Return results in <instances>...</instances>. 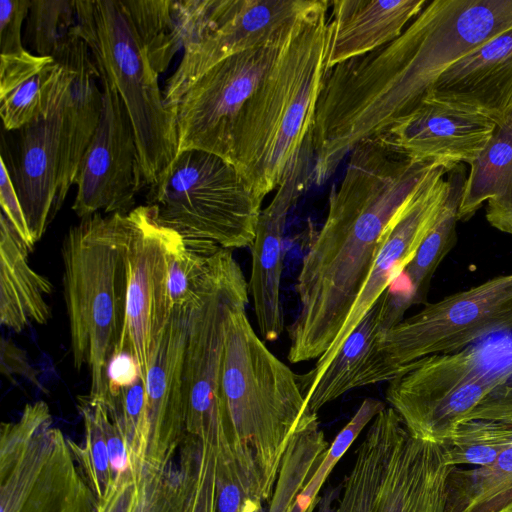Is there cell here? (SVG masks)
<instances>
[{"instance_id":"cell-17","label":"cell","mask_w":512,"mask_h":512,"mask_svg":"<svg viewBox=\"0 0 512 512\" xmlns=\"http://www.w3.org/2000/svg\"><path fill=\"white\" fill-rule=\"evenodd\" d=\"M69 78L68 67L55 62L44 85L42 108L18 130L17 157L7 168L34 242L43 236L59 211L62 117Z\"/></svg>"},{"instance_id":"cell-3","label":"cell","mask_w":512,"mask_h":512,"mask_svg":"<svg viewBox=\"0 0 512 512\" xmlns=\"http://www.w3.org/2000/svg\"><path fill=\"white\" fill-rule=\"evenodd\" d=\"M242 302L229 313L221 371V396L232 448L250 497L270 500L281 461L308 409L298 375L255 333Z\"/></svg>"},{"instance_id":"cell-24","label":"cell","mask_w":512,"mask_h":512,"mask_svg":"<svg viewBox=\"0 0 512 512\" xmlns=\"http://www.w3.org/2000/svg\"><path fill=\"white\" fill-rule=\"evenodd\" d=\"M404 298L389 287L343 343L339 352L306 398L316 413L346 392L363 387L381 335L404 319Z\"/></svg>"},{"instance_id":"cell-45","label":"cell","mask_w":512,"mask_h":512,"mask_svg":"<svg viewBox=\"0 0 512 512\" xmlns=\"http://www.w3.org/2000/svg\"><path fill=\"white\" fill-rule=\"evenodd\" d=\"M472 419L495 420L512 425V380L483 400L465 421Z\"/></svg>"},{"instance_id":"cell-46","label":"cell","mask_w":512,"mask_h":512,"mask_svg":"<svg viewBox=\"0 0 512 512\" xmlns=\"http://www.w3.org/2000/svg\"><path fill=\"white\" fill-rule=\"evenodd\" d=\"M1 372L6 377L19 375L39 385L36 373L30 366L24 352L10 340L1 341Z\"/></svg>"},{"instance_id":"cell-36","label":"cell","mask_w":512,"mask_h":512,"mask_svg":"<svg viewBox=\"0 0 512 512\" xmlns=\"http://www.w3.org/2000/svg\"><path fill=\"white\" fill-rule=\"evenodd\" d=\"M220 248L216 243L183 236L173 251L168 269V289L174 309L189 307L198 295L209 260Z\"/></svg>"},{"instance_id":"cell-14","label":"cell","mask_w":512,"mask_h":512,"mask_svg":"<svg viewBox=\"0 0 512 512\" xmlns=\"http://www.w3.org/2000/svg\"><path fill=\"white\" fill-rule=\"evenodd\" d=\"M452 167L437 166L385 229L378 254L336 338L310 371L298 375L305 399L362 318L416 255L439 217L449 187L445 175Z\"/></svg>"},{"instance_id":"cell-31","label":"cell","mask_w":512,"mask_h":512,"mask_svg":"<svg viewBox=\"0 0 512 512\" xmlns=\"http://www.w3.org/2000/svg\"><path fill=\"white\" fill-rule=\"evenodd\" d=\"M220 0H165L160 32L149 45V56L160 75L174 55L213 29Z\"/></svg>"},{"instance_id":"cell-21","label":"cell","mask_w":512,"mask_h":512,"mask_svg":"<svg viewBox=\"0 0 512 512\" xmlns=\"http://www.w3.org/2000/svg\"><path fill=\"white\" fill-rule=\"evenodd\" d=\"M427 98L480 114L502 127L512 122V28L447 69Z\"/></svg>"},{"instance_id":"cell-41","label":"cell","mask_w":512,"mask_h":512,"mask_svg":"<svg viewBox=\"0 0 512 512\" xmlns=\"http://www.w3.org/2000/svg\"><path fill=\"white\" fill-rule=\"evenodd\" d=\"M90 400L99 417L106 439L110 465L116 478L132 468L127 444L119 425L109 412L107 406L91 398Z\"/></svg>"},{"instance_id":"cell-13","label":"cell","mask_w":512,"mask_h":512,"mask_svg":"<svg viewBox=\"0 0 512 512\" xmlns=\"http://www.w3.org/2000/svg\"><path fill=\"white\" fill-rule=\"evenodd\" d=\"M290 33L223 59L188 87L175 108L178 152L200 149L232 163L240 114Z\"/></svg>"},{"instance_id":"cell-9","label":"cell","mask_w":512,"mask_h":512,"mask_svg":"<svg viewBox=\"0 0 512 512\" xmlns=\"http://www.w3.org/2000/svg\"><path fill=\"white\" fill-rule=\"evenodd\" d=\"M68 439L44 401L27 404L0 432V512H96Z\"/></svg>"},{"instance_id":"cell-42","label":"cell","mask_w":512,"mask_h":512,"mask_svg":"<svg viewBox=\"0 0 512 512\" xmlns=\"http://www.w3.org/2000/svg\"><path fill=\"white\" fill-rule=\"evenodd\" d=\"M0 203L1 211L6 215L24 243L32 251L35 242L30 234L10 172L3 160H1Z\"/></svg>"},{"instance_id":"cell-4","label":"cell","mask_w":512,"mask_h":512,"mask_svg":"<svg viewBox=\"0 0 512 512\" xmlns=\"http://www.w3.org/2000/svg\"><path fill=\"white\" fill-rule=\"evenodd\" d=\"M126 214L97 212L69 228L62 244L63 292L73 366L90 373L89 397L111 405L107 367L123 330Z\"/></svg>"},{"instance_id":"cell-29","label":"cell","mask_w":512,"mask_h":512,"mask_svg":"<svg viewBox=\"0 0 512 512\" xmlns=\"http://www.w3.org/2000/svg\"><path fill=\"white\" fill-rule=\"evenodd\" d=\"M445 512H512V446L490 465L455 466L448 478Z\"/></svg>"},{"instance_id":"cell-6","label":"cell","mask_w":512,"mask_h":512,"mask_svg":"<svg viewBox=\"0 0 512 512\" xmlns=\"http://www.w3.org/2000/svg\"><path fill=\"white\" fill-rule=\"evenodd\" d=\"M341 485L338 512H445L446 445L413 437L391 407L373 420Z\"/></svg>"},{"instance_id":"cell-38","label":"cell","mask_w":512,"mask_h":512,"mask_svg":"<svg viewBox=\"0 0 512 512\" xmlns=\"http://www.w3.org/2000/svg\"><path fill=\"white\" fill-rule=\"evenodd\" d=\"M216 512H262L254 501L233 458L216 456Z\"/></svg>"},{"instance_id":"cell-7","label":"cell","mask_w":512,"mask_h":512,"mask_svg":"<svg viewBox=\"0 0 512 512\" xmlns=\"http://www.w3.org/2000/svg\"><path fill=\"white\" fill-rule=\"evenodd\" d=\"M146 199L160 224L229 250L252 245L263 201L232 163L200 149L178 152Z\"/></svg>"},{"instance_id":"cell-39","label":"cell","mask_w":512,"mask_h":512,"mask_svg":"<svg viewBox=\"0 0 512 512\" xmlns=\"http://www.w3.org/2000/svg\"><path fill=\"white\" fill-rule=\"evenodd\" d=\"M185 512H216V452L200 442Z\"/></svg>"},{"instance_id":"cell-19","label":"cell","mask_w":512,"mask_h":512,"mask_svg":"<svg viewBox=\"0 0 512 512\" xmlns=\"http://www.w3.org/2000/svg\"><path fill=\"white\" fill-rule=\"evenodd\" d=\"M496 130L486 117L425 97L384 135L407 156L441 164H470Z\"/></svg>"},{"instance_id":"cell-10","label":"cell","mask_w":512,"mask_h":512,"mask_svg":"<svg viewBox=\"0 0 512 512\" xmlns=\"http://www.w3.org/2000/svg\"><path fill=\"white\" fill-rule=\"evenodd\" d=\"M511 380L512 363L496 366L486 349L468 346L404 366L385 396L413 437L447 445L470 413Z\"/></svg>"},{"instance_id":"cell-28","label":"cell","mask_w":512,"mask_h":512,"mask_svg":"<svg viewBox=\"0 0 512 512\" xmlns=\"http://www.w3.org/2000/svg\"><path fill=\"white\" fill-rule=\"evenodd\" d=\"M55 66L25 50L0 55V115L6 130H19L40 112L44 85Z\"/></svg>"},{"instance_id":"cell-8","label":"cell","mask_w":512,"mask_h":512,"mask_svg":"<svg viewBox=\"0 0 512 512\" xmlns=\"http://www.w3.org/2000/svg\"><path fill=\"white\" fill-rule=\"evenodd\" d=\"M248 282L229 249L209 260L189 307L184 352L186 436L211 445L217 456L234 455L232 430L221 396L226 323L230 311L248 302Z\"/></svg>"},{"instance_id":"cell-22","label":"cell","mask_w":512,"mask_h":512,"mask_svg":"<svg viewBox=\"0 0 512 512\" xmlns=\"http://www.w3.org/2000/svg\"><path fill=\"white\" fill-rule=\"evenodd\" d=\"M426 0H334L328 20L327 71L398 38Z\"/></svg>"},{"instance_id":"cell-27","label":"cell","mask_w":512,"mask_h":512,"mask_svg":"<svg viewBox=\"0 0 512 512\" xmlns=\"http://www.w3.org/2000/svg\"><path fill=\"white\" fill-rule=\"evenodd\" d=\"M447 175L448 193L439 217L403 271L408 280L405 291L410 307L427 303L432 278L457 242L456 226L466 180L465 169L462 164H456Z\"/></svg>"},{"instance_id":"cell-40","label":"cell","mask_w":512,"mask_h":512,"mask_svg":"<svg viewBox=\"0 0 512 512\" xmlns=\"http://www.w3.org/2000/svg\"><path fill=\"white\" fill-rule=\"evenodd\" d=\"M31 0H0V55L25 51L21 30Z\"/></svg>"},{"instance_id":"cell-15","label":"cell","mask_w":512,"mask_h":512,"mask_svg":"<svg viewBox=\"0 0 512 512\" xmlns=\"http://www.w3.org/2000/svg\"><path fill=\"white\" fill-rule=\"evenodd\" d=\"M325 0H220L212 30L184 48L168 78L164 102L175 108L188 87L211 67L234 54L274 43L287 36L304 16Z\"/></svg>"},{"instance_id":"cell-47","label":"cell","mask_w":512,"mask_h":512,"mask_svg":"<svg viewBox=\"0 0 512 512\" xmlns=\"http://www.w3.org/2000/svg\"><path fill=\"white\" fill-rule=\"evenodd\" d=\"M341 488H329L320 496L317 512H338V505L334 501L340 495Z\"/></svg>"},{"instance_id":"cell-20","label":"cell","mask_w":512,"mask_h":512,"mask_svg":"<svg viewBox=\"0 0 512 512\" xmlns=\"http://www.w3.org/2000/svg\"><path fill=\"white\" fill-rule=\"evenodd\" d=\"M189 307L173 310L157 357L145 378L148 424L145 464L160 470L172 465L186 437L183 365Z\"/></svg>"},{"instance_id":"cell-25","label":"cell","mask_w":512,"mask_h":512,"mask_svg":"<svg viewBox=\"0 0 512 512\" xmlns=\"http://www.w3.org/2000/svg\"><path fill=\"white\" fill-rule=\"evenodd\" d=\"M0 219V321L20 332L29 324L48 321L45 297L52 284L29 265L31 250L2 211Z\"/></svg>"},{"instance_id":"cell-37","label":"cell","mask_w":512,"mask_h":512,"mask_svg":"<svg viewBox=\"0 0 512 512\" xmlns=\"http://www.w3.org/2000/svg\"><path fill=\"white\" fill-rule=\"evenodd\" d=\"M108 410L124 435L132 467L145 464L148 443L145 382L140 379L122 390Z\"/></svg>"},{"instance_id":"cell-11","label":"cell","mask_w":512,"mask_h":512,"mask_svg":"<svg viewBox=\"0 0 512 512\" xmlns=\"http://www.w3.org/2000/svg\"><path fill=\"white\" fill-rule=\"evenodd\" d=\"M512 330V273L426 303L385 331L370 367L372 384L391 381L428 355L462 350L496 332Z\"/></svg>"},{"instance_id":"cell-12","label":"cell","mask_w":512,"mask_h":512,"mask_svg":"<svg viewBox=\"0 0 512 512\" xmlns=\"http://www.w3.org/2000/svg\"><path fill=\"white\" fill-rule=\"evenodd\" d=\"M126 222L125 317L115 351L128 349L133 353L145 382L173 313L168 269L183 236L160 224L146 205L128 212Z\"/></svg>"},{"instance_id":"cell-34","label":"cell","mask_w":512,"mask_h":512,"mask_svg":"<svg viewBox=\"0 0 512 512\" xmlns=\"http://www.w3.org/2000/svg\"><path fill=\"white\" fill-rule=\"evenodd\" d=\"M512 446V425L488 419L461 423L446 445L453 466L492 464Z\"/></svg>"},{"instance_id":"cell-1","label":"cell","mask_w":512,"mask_h":512,"mask_svg":"<svg viewBox=\"0 0 512 512\" xmlns=\"http://www.w3.org/2000/svg\"><path fill=\"white\" fill-rule=\"evenodd\" d=\"M439 165L444 164L410 158L384 135L367 138L350 152L295 284L299 311L287 328L291 363L318 359L328 350L370 271L385 229Z\"/></svg>"},{"instance_id":"cell-18","label":"cell","mask_w":512,"mask_h":512,"mask_svg":"<svg viewBox=\"0 0 512 512\" xmlns=\"http://www.w3.org/2000/svg\"><path fill=\"white\" fill-rule=\"evenodd\" d=\"M314 152L311 132L292 162L276 194L261 210L251 247L248 281L261 336L277 340L284 330L280 285L284 267V231L287 217L304 190L311 184Z\"/></svg>"},{"instance_id":"cell-30","label":"cell","mask_w":512,"mask_h":512,"mask_svg":"<svg viewBox=\"0 0 512 512\" xmlns=\"http://www.w3.org/2000/svg\"><path fill=\"white\" fill-rule=\"evenodd\" d=\"M328 448L317 414L307 409L299 419L281 461L268 512H291Z\"/></svg>"},{"instance_id":"cell-43","label":"cell","mask_w":512,"mask_h":512,"mask_svg":"<svg viewBox=\"0 0 512 512\" xmlns=\"http://www.w3.org/2000/svg\"><path fill=\"white\" fill-rule=\"evenodd\" d=\"M140 379L141 369L133 353L128 349L115 351L107 367L108 390L111 402L122 390L133 386Z\"/></svg>"},{"instance_id":"cell-44","label":"cell","mask_w":512,"mask_h":512,"mask_svg":"<svg viewBox=\"0 0 512 512\" xmlns=\"http://www.w3.org/2000/svg\"><path fill=\"white\" fill-rule=\"evenodd\" d=\"M144 465L133 467L117 476L111 493L106 500L97 504L96 512H132L137 496L139 474Z\"/></svg>"},{"instance_id":"cell-35","label":"cell","mask_w":512,"mask_h":512,"mask_svg":"<svg viewBox=\"0 0 512 512\" xmlns=\"http://www.w3.org/2000/svg\"><path fill=\"white\" fill-rule=\"evenodd\" d=\"M85 437L82 444L68 440L72 453L87 480L95 499L103 502L109 496L115 483L106 439L93 403L88 396L79 397Z\"/></svg>"},{"instance_id":"cell-5","label":"cell","mask_w":512,"mask_h":512,"mask_svg":"<svg viewBox=\"0 0 512 512\" xmlns=\"http://www.w3.org/2000/svg\"><path fill=\"white\" fill-rule=\"evenodd\" d=\"M77 35L100 79L118 92L130 117L143 181L154 184L178 152L175 113L164 102L149 56L142 0H76Z\"/></svg>"},{"instance_id":"cell-16","label":"cell","mask_w":512,"mask_h":512,"mask_svg":"<svg viewBox=\"0 0 512 512\" xmlns=\"http://www.w3.org/2000/svg\"><path fill=\"white\" fill-rule=\"evenodd\" d=\"M103 108L98 126L81 159L74 184L73 211L82 219L104 211L125 214L145 185L135 134L116 89L100 80Z\"/></svg>"},{"instance_id":"cell-2","label":"cell","mask_w":512,"mask_h":512,"mask_svg":"<svg viewBox=\"0 0 512 512\" xmlns=\"http://www.w3.org/2000/svg\"><path fill=\"white\" fill-rule=\"evenodd\" d=\"M330 3L295 24L238 119L232 164L261 199L278 188L311 132L327 73Z\"/></svg>"},{"instance_id":"cell-23","label":"cell","mask_w":512,"mask_h":512,"mask_svg":"<svg viewBox=\"0 0 512 512\" xmlns=\"http://www.w3.org/2000/svg\"><path fill=\"white\" fill-rule=\"evenodd\" d=\"M70 73L62 117V158L58 182V207L74 184L81 159L98 126L103 108L99 71L86 43L79 37L61 61Z\"/></svg>"},{"instance_id":"cell-26","label":"cell","mask_w":512,"mask_h":512,"mask_svg":"<svg viewBox=\"0 0 512 512\" xmlns=\"http://www.w3.org/2000/svg\"><path fill=\"white\" fill-rule=\"evenodd\" d=\"M468 165L458 220L468 221L486 202L490 226L512 234V122L496 127L485 150Z\"/></svg>"},{"instance_id":"cell-33","label":"cell","mask_w":512,"mask_h":512,"mask_svg":"<svg viewBox=\"0 0 512 512\" xmlns=\"http://www.w3.org/2000/svg\"><path fill=\"white\" fill-rule=\"evenodd\" d=\"M76 0H31L25 40L34 55L61 61L77 35Z\"/></svg>"},{"instance_id":"cell-32","label":"cell","mask_w":512,"mask_h":512,"mask_svg":"<svg viewBox=\"0 0 512 512\" xmlns=\"http://www.w3.org/2000/svg\"><path fill=\"white\" fill-rule=\"evenodd\" d=\"M200 441L186 436L181 449L180 465L164 470L144 465L132 512H185L192 486Z\"/></svg>"}]
</instances>
